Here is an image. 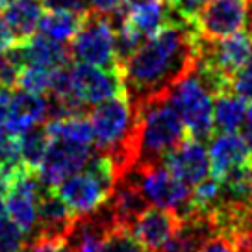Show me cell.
Returning a JSON list of instances; mask_svg holds the SVG:
<instances>
[{
    "label": "cell",
    "instance_id": "cell-37",
    "mask_svg": "<svg viewBox=\"0 0 252 252\" xmlns=\"http://www.w3.org/2000/svg\"><path fill=\"white\" fill-rule=\"evenodd\" d=\"M8 180L0 178V217L6 215V193H8Z\"/></svg>",
    "mask_w": 252,
    "mask_h": 252
},
{
    "label": "cell",
    "instance_id": "cell-14",
    "mask_svg": "<svg viewBox=\"0 0 252 252\" xmlns=\"http://www.w3.org/2000/svg\"><path fill=\"white\" fill-rule=\"evenodd\" d=\"M210 173L215 178L226 176L230 171L252 161V150L237 132H217L210 137Z\"/></svg>",
    "mask_w": 252,
    "mask_h": 252
},
{
    "label": "cell",
    "instance_id": "cell-33",
    "mask_svg": "<svg viewBox=\"0 0 252 252\" xmlns=\"http://www.w3.org/2000/svg\"><path fill=\"white\" fill-rule=\"evenodd\" d=\"M45 9H60V11H87L84 0H41Z\"/></svg>",
    "mask_w": 252,
    "mask_h": 252
},
{
    "label": "cell",
    "instance_id": "cell-38",
    "mask_svg": "<svg viewBox=\"0 0 252 252\" xmlns=\"http://www.w3.org/2000/svg\"><path fill=\"white\" fill-rule=\"evenodd\" d=\"M145 2H152V0H125L126 6H137V4H145Z\"/></svg>",
    "mask_w": 252,
    "mask_h": 252
},
{
    "label": "cell",
    "instance_id": "cell-6",
    "mask_svg": "<svg viewBox=\"0 0 252 252\" xmlns=\"http://www.w3.org/2000/svg\"><path fill=\"white\" fill-rule=\"evenodd\" d=\"M71 60L104 69H121L115 45V26L110 17L87 11L76 35L69 43Z\"/></svg>",
    "mask_w": 252,
    "mask_h": 252
},
{
    "label": "cell",
    "instance_id": "cell-29",
    "mask_svg": "<svg viewBox=\"0 0 252 252\" xmlns=\"http://www.w3.org/2000/svg\"><path fill=\"white\" fill-rule=\"evenodd\" d=\"M21 63L17 60L13 48H8L6 52H0V86L13 87L17 86V78L21 72Z\"/></svg>",
    "mask_w": 252,
    "mask_h": 252
},
{
    "label": "cell",
    "instance_id": "cell-34",
    "mask_svg": "<svg viewBox=\"0 0 252 252\" xmlns=\"http://www.w3.org/2000/svg\"><path fill=\"white\" fill-rule=\"evenodd\" d=\"M11 96H13V89L11 87L0 86V126H4L6 121H8Z\"/></svg>",
    "mask_w": 252,
    "mask_h": 252
},
{
    "label": "cell",
    "instance_id": "cell-1",
    "mask_svg": "<svg viewBox=\"0 0 252 252\" xmlns=\"http://www.w3.org/2000/svg\"><path fill=\"white\" fill-rule=\"evenodd\" d=\"M198 33L195 24L167 23L141 43L123 65L126 94L134 104L167 93L174 82L197 63Z\"/></svg>",
    "mask_w": 252,
    "mask_h": 252
},
{
    "label": "cell",
    "instance_id": "cell-16",
    "mask_svg": "<svg viewBox=\"0 0 252 252\" xmlns=\"http://www.w3.org/2000/svg\"><path fill=\"white\" fill-rule=\"evenodd\" d=\"M48 115V94L32 93L24 89L13 91L11 104H9V115L6 126L15 134H23L32 126L43 125Z\"/></svg>",
    "mask_w": 252,
    "mask_h": 252
},
{
    "label": "cell",
    "instance_id": "cell-5",
    "mask_svg": "<svg viewBox=\"0 0 252 252\" xmlns=\"http://www.w3.org/2000/svg\"><path fill=\"white\" fill-rule=\"evenodd\" d=\"M167 96L191 137L208 141L213 135V96L215 94L200 80L195 67L174 82Z\"/></svg>",
    "mask_w": 252,
    "mask_h": 252
},
{
    "label": "cell",
    "instance_id": "cell-17",
    "mask_svg": "<svg viewBox=\"0 0 252 252\" xmlns=\"http://www.w3.org/2000/svg\"><path fill=\"white\" fill-rule=\"evenodd\" d=\"M11 48L21 65H41L47 69H56L71 60L67 45L48 39L41 33L32 35L23 43H15Z\"/></svg>",
    "mask_w": 252,
    "mask_h": 252
},
{
    "label": "cell",
    "instance_id": "cell-28",
    "mask_svg": "<svg viewBox=\"0 0 252 252\" xmlns=\"http://www.w3.org/2000/svg\"><path fill=\"white\" fill-rule=\"evenodd\" d=\"M26 236L8 215L0 217V252H21Z\"/></svg>",
    "mask_w": 252,
    "mask_h": 252
},
{
    "label": "cell",
    "instance_id": "cell-13",
    "mask_svg": "<svg viewBox=\"0 0 252 252\" xmlns=\"http://www.w3.org/2000/svg\"><path fill=\"white\" fill-rule=\"evenodd\" d=\"M180 226V215L173 210L147 206L132 224V234L149 252H161Z\"/></svg>",
    "mask_w": 252,
    "mask_h": 252
},
{
    "label": "cell",
    "instance_id": "cell-32",
    "mask_svg": "<svg viewBox=\"0 0 252 252\" xmlns=\"http://www.w3.org/2000/svg\"><path fill=\"white\" fill-rule=\"evenodd\" d=\"M32 252H72L67 239H50V237H35L32 241Z\"/></svg>",
    "mask_w": 252,
    "mask_h": 252
},
{
    "label": "cell",
    "instance_id": "cell-27",
    "mask_svg": "<svg viewBox=\"0 0 252 252\" xmlns=\"http://www.w3.org/2000/svg\"><path fill=\"white\" fill-rule=\"evenodd\" d=\"M230 91L236 93L245 102H252V47L243 65L230 78Z\"/></svg>",
    "mask_w": 252,
    "mask_h": 252
},
{
    "label": "cell",
    "instance_id": "cell-24",
    "mask_svg": "<svg viewBox=\"0 0 252 252\" xmlns=\"http://www.w3.org/2000/svg\"><path fill=\"white\" fill-rule=\"evenodd\" d=\"M50 74H52V69H47V67L23 65L15 87L24 89V91H32V93L47 94L48 87H50Z\"/></svg>",
    "mask_w": 252,
    "mask_h": 252
},
{
    "label": "cell",
    "instance_id": "cell-36",
    "mask_svg": "<svg viewBox=\"0 0 252 252\" xmlns=\"http://www.w3.org/2000/svg\"><path fill=\"white\" fill-rule=\"evenodd\" d=\"M241 130H243V137L249 145V149L252 150V104L247 108V115H245V123Z\"/></svg>",
    "mask_w": 252,
    "mask_h": 252
},
{
    "label": "cell",
    "instance_id": "cell-9",
    "mask_svg": "<svg viewBox=\"0 0 252 252\" xmlns=\"http://www.w3.org/2000/svg\"><path fill=\"white\" fill-rule=\"evenodd\" d=\"M74 96L86 108H93L108 98L126 94L121 69H104L91 63H71Z\"/></svg>",
    "mask_w": 252,
    "mask_h": 252
},
{
    "label": "cell",
    "instance_id": "cell-11",
    "mask_svg": "<svg viewBox=\"0 0 252 252\" xmlns=\"http://www.w3.org/2000/svg\"><path fill=\"white\" fill-rule=\"evenodd\" d=\"M71 208L76 217H87L98 208H102L111 195V188L94 174L82 169L78 173L67 176L54 189Z\"/></svg>",
    "mask_w": 252,
    "mask_h": 252
},
{
    "label": "cell",
    "instance_id": "cell-3",
    "mask_svg": "<svg viewBox=\"0 0 252 252\" xmlns=\"http://www.w3.org/2000/svg\"><path fill=\"white\" fill-rule=\"evenodd\" d=\"M135 165L156 163L188 137V130L167 93L135 104Z\"/></svg>",
    "mask_w": 252,
    "mask_h": 252
},
{
    "label": "cell",
    "instance_id": "cell-15",
    "mask_svg": "<svg viewBox=\"0 0 252 252\" xmlns=\"http://www.w3.org/2000/svg\"><path fill=\"white\" fill-rule=\"evenodd\" d=\"M78 217L54 189L47 191L37 204V236L50 239H69Z\"/></svg>",
    "mask_w": 252,
    "mask_h": 252
},
{
    "label": "cell",
    "instance_id": "cell-31",
    "mask_svg": "<svg viewBox=\"0 0 252 252\" xmlns=\"http://www.w3.org/2000/svg\"><path fill=\"white\" fill-rule=\"evenodd\" d=\"M84 6L87 11L91 13H98V15L113 17L125 8V0H84Z\"/></svg>",
    "mask_w": 252,
    "mask_h": 252
},
{
    "label": "cell",
    "instance_id": "cell-39",
    "mask_svg": "<svg viewBox=\"0 0 252 252\" xmlns=\"http://www.w3.org/2000/svg\"><path fill=\"white\" fill-rule=\"evenodd\" d=\"M0 178H6V173H4V161H2V158H0ZM8 180V178H6ZM9 184V182H8Z\"/></svg>",
    "mask_w": 252,
    "mask_h": 252
},
{
    "label": "cell",
    "instance_id": "cell-2",
    "mask_svg": "<svg viewBox=\"0 0 252 252\" xmlns=\"http://www.w3.org/2000/svg\"><path fill=\"white\" fill-rule=\"evenodd\" d=\"M94 149L108 154L119 176L135 165V126L137 108L128 94H119L96 104L89 111Z\"/></svg>",
    "mask_w": 252,
    "mask_h": 252
},
{
    "label": "cell",
    "instance_id": "cell-26",
    "mask_svg": "<svg viewBox=\"0 0 252 252\" xmlns=\"http://www.w3.org/2000/svg\"><path fill=\"white\" fill-rule=\"evenodd\" d=\"M169 2V23L195 24L198 13L208 0H167Z\"/></svg>",
    "mask_w": 252,
    "mask_h": 252
},
{
    "label": "cell",
    "instance_id": "cell-22",
    "mask_svg": "<svg viewBox=\"0 0 252 252\" xmlns=\"http://www.w3.org/2000/svg\"><path fill=\"white\" fill-rule=\"evenodd\" d=\"M87 11H60V9H45L39 23V33L48 39L69 45L76 35L80 24Z\"/></svg>",
    "mask_w": 252,
    "mask_h": 252
},
{
    "label": "cell",
    "instance_id": "cell-4",
    "mask_svg": "<svg viewBox=\"0 0 252 252\" xmlns=\"http://www.w3.org/2000/svg\"><path fill=\"white\" fill-rule=\"evenodd\" d=\"M123 174L130 176L135 182V186L139 188L145 202L149 206L173 210L180 217H186L193 212L191 210L193 189L188 184H184L178 176H174L163 161L134 165Z\"/></svg>",
    "mask_w": 252,
    "mask_h": 252
},
{
    "label": "cell",
    "instance_id": "cell-21",
    "mask_svg": "<svg viewBox=\"0 0 252 252\" xmlns=\"http://www.w3.org/2000/svg\"><path fill=\"white\" fill-rule=\"evenodd\" d=\"M247 106L232 91L213 96V132H239L243 128Z\"/></svg>",
    "mask_w": 252,
    "mask_h": 252
},
{
    "label": "cell",
    "instance_id": "cell-12",
    "mask_svg": "<svg viewBox=\"0 0 252 252\" xmlns=\"http://www.w3.org/2000/svg\"><path fill=\"white\" fill-rule=\"evenodd\" d=\"M169 171L193 189L210 176V154L202 139L188 135L161 159Z\"/></svg>",
    "mask_w": 252,
    "mask_h": 252
},
{
    "label": "cell",
    "instance_id": "cell-23",
    "mask_svg": "<svg viewBox=\"0 0 252 252\" xmlns=\"http://www.w3.org/2000/svg\"><path fill=\"white\" fill-rule=\"evenodd\" d=\"M48 145H50V135H48L47 125H37L28 128L26 132L19 135V156L28 171H35L43 163L47 156Z\"/></svg>",
    "mask_w": 252,
    "mask_h": 252
},
{
    "label": "cell",
    "instance_id": "cell-20",
    "mask_svg": "<svg viewBox=\"0 0 252 252\" xmlns=\"http://www.w3.org/2000/svg\"><path fill=\"white\" fill-rule=\"evenodd\" d=\"M126 23L130 24L143 39L154 35L169 23V2L152 0L137 6H128Z\"/></svg>",
    "mask_w": 252,
    "mask_h": 252
},
{
    "label": "cell",
    "instance_id": "cell-8",
    "mask_svg": "<svg viewBox=\"0 0 252 252\" xmlns=\"http://www.w3.org/2000/svg\"><path fill=\"white\" fill-rule=\"evenodd\" d=\"M252 0H208L195 21L202 39L219 41L249 26Z\"/></svg>",
    "mask_w": 252,
    "mask_h": 252
},
{
    "label": "cell",
    "instance_id": "cell-10",
    "mask_svg": "<svg viewBox=\"0 0 252 252\" xmlns=\"http://www.w3.org/2000/svg\"><path fill=\"white\" fill-rule=\"evenodd\" d=\"M93 150L91 145H82L62 137H50L47 156L37 169L39 180L47 189H56L60 182L86 167Z\"/></svg>",
    "mask_w": 252,
    "mask_h": 252
},
{
    "label": "cell",
    "instance_id": "cell-7",
    "mask_svg": "<svg viewBox=\"0 0 252 252\" xmlns=\"http://www.w3.org/2000/svg\"><path fill=\"white\" fill-rule=\"evenodd\" d=\"M50 191L43 186L35 171L21 169L9 178L6 193V215L24 232L26 239L37 236V204L39 198Z\"/></svg>",
    "mask_w": 252,
    "mask_h": 252
},
{
    "label": "cell",
    "instance_id": "cell-30",
    "mask_svg": "<svg viewBox=\"0 0 252 252\" xmlns=\"http://www.w3.org/2000/svg\"><path fill=\"white\" fill-rule=\"evenodd\" d=\"M197 252H237V247L228 234L215 232L198 247Z\"/></svg>",
    "mask_w": 252,
    "mask_h": 252
},
{
    "label": "cell",
    "instance_id": "cell-35",
    "mask_svg": "<svg viewBox=\"0 0 252 252\" xmlns=\"http://www.w3.org/2000/svg\"><path fill=\"white\" fill-rule=\"evenodd\" d=\"M13 45H15V39H13L11 32H9L8 24L4 21V17H2V11H0V52H6V50L11 48Z\"/></svg>",
    "mask_w": 252,
    "mask_h": 252
},
{
    "label": "cell",
    "instance_id": "cell-19",
    "mask_svg": "<svg viewBox=\"0 0 252 252\" xmlns=\"http://www.w3.org/2000/svg\"><path fill=\"white\" fill-rule=\"evenodd\" d=\"M108 206H110L119 226L132 228L135 219L139 217V213L147 208V202H145L139 188L135 186V182L130 176L123 174V176H119L115 188L111 189Z\"/></svg>",
    "mask_w": 252,
    "mask_h": 252
},
{
    "label": "cell",
    "instance_id": "cell-25",
    "mask_svg": "<svg viewBox=\"0 0 252 252\" xmlns=\"http://www.w3.org/2000/svg\"><path fill=\"white\" fill-rule=\"evenodd\" d=\"M102 251L104 252H149L135 239L132 230L123 228V226L110 230L104 236Z\"/></svg>",
    "mask_w": 252,
    "mask_h": 252
},
{
    "label": "cell",
    "instance_id": "cell-18",
    "mask_svg": "<svg viewBox=\"0 0 252 252\" xmlns=\"http://www.w3.org/2000/svg\"><path fill=\"white\" fill-rule=\"evenodd\" d=\"M43 13L45 6L41 0H9L2 8V17L15 43H23L37 33Z\"/></svg>",
    "mask_w": 252,
    "mask_h": 252
}]
</instances>
